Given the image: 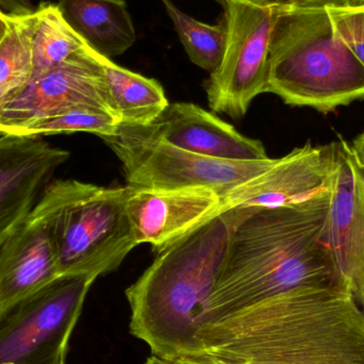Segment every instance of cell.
Wrapping results in <instances>:
<instances>
[{"label": "cell", "instance_id": "7402d4cb", "mask_svg": "<svg viewBox=\"0 0 364 364\" xmlns=\"http://www.w3.org/2000/svg\"><path fill=\"white\" fill-rule=\"evenodd\" d=\"M326 10L336 36L343 41L364 66V6Z\"/></svg>", "mask_w": 364, "mask_h": 364}, {"label": "cell", "instance_id": "9c48e42d", "mask_svg": "<svg viewBox=\"0 0 364 364\" xmlns=\"http://www.w3.org/2000/svg\"><path fill=\"white\" fill-rule=\"evenodd\" d=\"M76 109L111 114L104 70L89 46L31 81L6 105L0 111V134L17 136L38 122Z\"/></svg>", "mask_w": 364, "mask_h": 364}, {"label": "cell", "instance_id": "277c9868", "mask_svg": "<svg viewBox=\"0 0 364 364\" xmlns=\"http://www.w3.org/2000/svg\"><path fill=\"white\" fill-rule=\"evenodd\" d=\"M276 13L267 93L322 113L364 100V66L336 36L326 9Z\"/></svg>", "mask_w": 364, "mask_h": 364}, {"label": "cell", "instance_id": "6da1fadb", "mask_svg": "<svg viewBox=\"0 0 364 364\" xmlns=\"http://www.w3.org/2000/svg\"><path fill=\"white\" fill-rule=\"evenodd\" d=\"M198 343L220 364H364V311L350 291L303 287L208 321Z\"/></svg>", "mask_w": 364, "mask_h": 364}, {"label": "cell", "instance_id": "d4e9b609", "mask_svg": "<svg viewBox=\"0 0 364 364\" xmlns=\"http://www.w3.org/2000/svg\"><path fill=\"white\" fill-rule=\"evenodd\" d=\"M166 363L168 364H220L203 354L184 355Z\"/></svg>", "mask_w": 364, "mask_h": 364}, {"label": "cell", "instance_id": "5bb4252c", "mask_svg": "<svg viewBox=\"0 0 364 364\" xmlns=\"http://www.w3.org/2000/svg\"><path fill=\"white\" fill-rule=\"evenodd\" d=\"M144 128L172 146L211 159L256 161L269 158L261 141L243 136L230 124L192 102L168 105Z\"/></svg>", "mask_w": 364, "mask_h": 364}, {"label": "cell", "instance_id": "8fae6325", "mask_svg": "<svg viewBox=\"0 0 364 364\" xmlns=\"http://www.w3.org/2000/svg\"><path fill=\"white\" fill-rule=\"evenodd\" d=\"M337 171L323 240L364 311V168L350 143L336 141Z\"/></svg>", "mask_w": 364, "mask_h": 364}, {"label": "cell", "instance_id": "7c38bea8", "mask_svg": "<svg viewBox=\"0 0 364 364\" xmlns=\"http://www.w3.org/2000/svg\"><path fill=\"white\" fill-rule=\"evenodd\" d=\"M70 156L42 136H0V246L25 223Z\"/></svg>", "mask_w": 364, "mask_h": 364}, {"label": "cell", "instance_id": "9a60e30c", "mask_svg": "<svg viewBox=\"0 0 364 364\" xmlns=\"http://www.w3.org/2000/svg\"><path fill=\"white\" fill-rule=\"evenodd\" d=\"M59 277L48 225L33 209L0 246V321Z\"/></svg>", "mask_w": 364, "mask_h": 364}, {"label": "cell", "instance_id": "2e32d148", "mask_svg": "<svg viewBox=\"0 0 364 364\" xmlns=\"http://www.w3.org/2000/svg\"><path fill=\"white\" fill-rule=\"evenodd\" d=\"M58 6L87 46L104 57L122 55L136 42V30L124 0H59Z\"/></svg>", "mask_w": 364, "mask_h": 364}, {"label": "cell", "instance_id": "7a4b0ae2", "mask_svg": "<svg viewBox=\"0 0 364 364\" xmlns=\"http://www.w3.org/2000/svg\"><path fill=\"white\" fill-rule=\"evenodd\" d=\"M329 203L331 194L247 208L231 232L205 322L303 287L350 291L323 240Z\"/></svg>", "mask_w": 364, "mask_h": 364}, {"label": "cell", "instance_id": "5b68a950", "mask_svg": "<svg viewBox=\"0 0 364 364\" xmlns=\"http://www.w3.org/2000/svg\"><path fill=\"white\" fill-rule=\"evenodd\" d=\"M130 188L50 182L34 209L48 225L61 276L96 280L115 271L138 244L126 212Z\"/></svg>", "mask_w": 364, "mask_h": 364}, {"label": "cell", "instance_id": "30bf717a", "mask_svg": "<svg viewBox=\"0 0 364 364\" xmlns=\"http://www.w3.org/2000/svg\"><path fill=\"white\" fill-rule=\"evenodd\" d=\"M337 171L335 142L296 147L254 178L220 197L222 211L233 208H277L331 194Z\"/></svg>", "mask_w": 364, "mask_h": 364}, {"label": "cell", "instance_id": "ba28073f", "mask_svg": "<svg viewBox=\"0 0 364 364\" xmlns=\"http://www.w3.org/2000/svg\"><path fill=\"white\" fill-rule=\"evenodd\" d=\"M95 280L61 276L0 321V364H65L68 341Z\"/></svg>", "mask_w": 364, "mask_h": 364}, {"label": "cell", "instance_id": "52a82bcc", "mask_svg": "<svg viewBox=\"0 0 364 364\" xmlns=\"http://www.w3.org/2000/svg\"><path fill=\"white\" fill-rule=\"evenodd\" d=\"M225 4L226 49L205 91L213 112L240 119L257 96L267 93L269 44L277 13L269 0H225Z\"/></svg>", "mask_w": 364, "mask_h": 364}, {"label": "cell", "instance_id": "44dd1931", "mask_svg": "<svg viewBox=\"0 0 364 364\" xmlns=\"http://www.w3.org/2000/svg\"><path fill=\"white\" fill-rule=\"evenodd\" d=\"M119 127V122L110 113L92 109H76L38 122L17 136H44L87 132L102 139L113 136Z\"/></svg>", "mask_w": 364, "mask_h": 364}, {"label": "cell", "instance_id": "484cf974", "mask_svg": "<svg viewBox=\"0 0 364 364\" xmlns=\"http://www.w3.org/2000/svg\"><path fill=\"white\" fill-rule=\"evenodd\" d=\"M350 144L355 157L357 158L359 164L364 168V130Z\"/></svg>", "mask_w": 364, "mask_h": 364}, {"label": "cell", "instance_id": "d6986e66", "mask_svg": "<svg viewBox=\"0 0 364 364\" xmlns=\"http://www.w3.org/2000/svg\"><path fill=\"white\" fill-rule=\"evenodd\" d=\"M87 46L82 38L68 25L58 4L43 2L36 9L31 81L40 78Z\"/></svg>", "mask_w": 364, "mask_h": 364}, {"label": "cell", "instance_id": "8992f818", "mask_svg": "<svg viewBox=\"0 0 364 364\" xmlns=\"http://www.w3.org/2000/svg\"><path fill=\"white\" fill-rule=\"evenodd\" d=\"M115 154L127 186L153 190L205 188L220 197L275 164L276 158L256 161L211 159L177 149L155 138L144 127L119 125L102 138Z\"/></svg>", "mask_w": 364, "mask_h": 364}, {"label": "cell", "instance_id": "ffe728a7", "mask_svg": "<svg viewBox=\"0 0 364 364\" xmlns=\"http://www.w3.org/2000/svg\"><path fill=\"white\" fill-rule=\"evenodd\" d=\"M191 61L211 74L220 66L227 43L226 19L218 25L196 21L179 10L170 0H164Z\"/></svg>", "mask_w": 364, "mask_h": 364}, {"label": "cell", "instance_id": "4fadbf2b", "mask_svg": "<svg viewBox=\"0 0 364 364\" xmlns=\"http://www.w3.org/2000/svg\"><path fill=\"white\" fill-rule=\"evenodd\" d=\"M129 188L126 212L138 245L162 250L222 212L220 195L212 190Z\"/></svg>", "mask_w": 364, "mask_h": 364}, {"label": "cell", "instance_id": "ac0fdd59", "mask_svg": "<svg viewBox=\"0 0 364 364\" xmlns=\"http://www.w3.org/2000/svg\"><path fill=\"white\" fill-rule=\"evenodd\" d=\"M6 21L8 30L0 40V111L31 81L36 11L23 16L6 15Z\"/></svg>", "mask_w": 364, "mask_h": 364}, {"label": "cell", "instance_id": "603a6c76", "mask_svg": "<svg viewBox=\"0 0 364 364\" xmlns=\"http://www.w3.org/2000/svg\"><path fill=\"white\" fill-rule=\"evenodd\" d=\"M275 11L363 6L364 0H269Z\"/></svg>", "mask_w": 364, "mask_h": 364}, {"label": "cell", "instance_id": "83f0119b", "mask_svg": "<svg viewBox=\"0 0 364 364\" xmlns=\"http://www.w3.org/2000/svg\"><path fill=\"white\" fill-rule=\"evenodd\" d=\"M145 364H168L166 361L162 360V359L158 358V357L151 356L147 359Z\"/></svg>", "mask_w": 364, "mask_h": 364}, {"label": "cell", "instance_id": "cb8c5ba5", "mask_svg": "<svg viewBox=\"0 0 364 364\" xmlns=\"http://www.w3.org/2000/svg\"><path fill=\"white\" fill-rule=\"evenodd\" d=\"M30 0H0V11L9 16H23L36 11Z\"/></svg>", "mask_w": 364, "mask_h": 364}, {"label": "cell", "instance_id": "3957f363", "mask_svg": "<svg viewBox=\"0 0 364 364\" xmlns=\"http://www.w3.org/2000/svg\"><path fill=\"white\" fill-rule=\"evenodd\" d=\"M247 208L220 212L158 250L144 273L126 290L129 331L153 356L173 360L197 354L198 335L226 258L231 232Z\"/></svg>", "mask_w": 364, "mask_h": 364}, {"label": "cell", "instance_id": "e0dca14e", "mask_svg": "<svg viewBox=\"0 0 364 364\" xmlns=\"http://www.w3.org/2000/svg\"><path fill=\"white\" fill-rule=\"evenodd\" d=\"M106 79L111 114L119 125L146 127L162 114L168 100L155 79L126 70L96 53Z\"/></svg>", "mask_w": 364, "mask_h": 364}, {"label": "cell", "instance_id": "4316f807", "mask_svg": "<svg viewBox=\"0 0 364 364\" xmlns=\"http://www.w3.org/2000/svg\"><path fill=\"white\" fill-rule=\"evenodd\" d=\"M8 30V21H6V15L0 11V40L4 38Z\"/></svg>", "mask_w": 364, "mask_h": 364}]
</instances>
